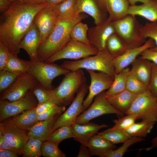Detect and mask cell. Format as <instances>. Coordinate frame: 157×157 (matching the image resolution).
<instances>
[{
	"instance_id": "29",
	"label": "cell",
	"mask_w": 157,
	"mask_h": 157,
	"mask_svg": "<svg viewBox=\"0 0 157 157\" xmlns=\"http://www.w3.org/2000/svg\"><path fill=\"white\" fill-rule=\"evenodd\" d=\"M106 48L114 58L121 56L129 49L127 45L115 33L108 38Z\"/></svg>"
},
{
	"instance_id": "43",
	"label": "cell",
	"mask_w": 157,
	"mask_h": 157,
	"mask_svg": "<svg viewBox=\"0 0 157 157\" xmlns=\"http://www.w3.org/2000/svg\"><path fill=\"white\" fill-rule=\"evenodd\" d=\"M18 75L8 71H0V92L8 88L15 81Z\"/></svg>"
},
{
	"instance_id": "37",
	"label": "cell",
	"mask_w": 157,
	"mask_h": 157,
	"mask_svg": "<svg viewBox=\"0 0 157 157\" xmlns=\"http://www.w3.org/2000/svg\"><path fill=\"white\" fill-rule=\"evenodd\" d=\"M97 134L114 144L123 143L131 137L123 130H112L109 129Z\"/></svg>"
},
{
	"instance_id": "28",
	"label": "cell",
	"mask_w": 157,
	"mask_h": 157,
	"mask_svg": "<svg viewBox=\"0 0 157 157\" xmlns=\"http://www.w3.org/2000/svg\"><path fill=\"white\" fill-rule=\"evenodd\" d=\"M130 70V69L127 67L115 74L111 86L105 92L106 97L114 95L126 89L127 81Z\"/></svg>"
},
{
	"instance_id": "45",
	"label": "cell",
	"mask_w": 157,
	"mask_h": 157,
	"mask_svg": "<svg viewBox=\"0 0 157 157\" xmlns=\"http://www.w3.org/2000/svg\"><path fill=\"white\" fill-rule=\"evenodd\" d=\"M149 90L154 97L157 98V65L152 62L151 75L149 85Z\"/></svg>"
},
{
	"instance_id": "16",
	"label": "cell",
	"mask_w": 157,
	"mask_h": 157,
	"mask_svg": "<svg viewBox=\"0 0 157 157\" xmlns=\"http://www.w3.org/2000/svg\"><path fill=\"white\" fill-rule=\"evenodd\" d=\"M26 130L19 129L9 121L0 124V136L16 149L22 151L29 138Z\"/></svg>"
},
{
	"instance_id": "4",
	"label": "cell",
	"mask_w": 157,
	"mask_h": 157,
	"mask_svg": "<svg viewBox=\"0 0 157 157\" xmlns=\"http://www.w3.org/2000/svg\"><path fill=\"white\" fill-rule=\"evenodd\" d=\"M113 58L106 48L99 51L97 54L93 56H89L75 61H65L60 66L70 71L84 69L102 72L114 79L115 73Z\"/></svg>"
},
{
	"instance_id": "27",
	"label": "cell",
	"mask_w": 157,
	"mask_h": 157,
	"mask_svg": "<svg viewBox=\"0 0 157 157\" xmlns=\"http://www.w3.org/2000/svg\"><path fill=\"white\" fill-rule=\"evenodd\" d=\"M145 139L137 137H131L126 140L123 144L117 149L91 152L92 156L100 157H122L131 145L142 141Z\"/></svg>"
},
{
	"instance_id": "7",
	"label": "cell",
	"mask_w": 157,
	"mask_h": 157,
	"mask_svg": "<svg viewBox=\"0 0 157 157\" xmlns=\"http://www.w3.org/2000/svg\"><path fill=\"white\" fill-rule=\"evenodd\" d=\"M126 114H133L137 119L157 122V101L149 90L138 95Z\"/></svg>"
},
{
	"instance_id": "55",
	"label": "cell",
	"mask_w": 157,
	"mask_h": 157,
	"mask_svg": "<svg viewBox=\"0 0 157 157\" xmlns=\"http://www.w3.org/2000/svg\"><path fill=\"white\" fill-rule=\"evenodd\" d=\"M151 144V146L146 149L147 151L150 150L155 148H157V136L152 139Z\"/></svg>"
},
{
	"instance_id": "52",
	"label": "cell",
	"mask_w": 157,
	"mask_h": 157,
	"mask_svg": "<svg viewBox=\"0 0 157 157\" xmlns=\"http://www.w3.org/2000/svg\"><path fill=\"white\" fill-rule=\"evenodd\" d=\"M9 0H0V11L5 12L11 6L13 3Z\"/></svg>"
},
{
	"instance_id": "42",
	"label": "cell",
	"mask_w": 157,
	"mask_h": 157,
	"mask_svg": "<svg viewBox=\"0 0 157 157\" xmlns=\"http://www.w3.org/2000/svg\"><path fill=\"white\" fill-rule=\"evenodd\" d=\"M31 92L38 100V105L51 100L50 90L46 89L39 82Z\"/></svg>"
},
{
	"instance_id": "51",
	"label": "cell",
	"mask_w": 157,
	"mask_h": 157,
	"mask_svg": "<svg viewBox=\"0 0 157 157\" xmlns=\"http://www.w3.org/2000/svg\"><path fill=\"white\" fill-rule=\"evenodd\" d=\"M19 154L18 153L12 151L0 149V157H17Z\"/></svg>"
},
{
	"instance_id": "17",
	"label": "cell",
	"mask_w": 157,
	"mask_h": 157,
	"mask_svg": "<svg viewBox=\"0 0 157 157\" xmlns=\"http://www.w3.org/2000/svg\"><path fill=\"white\" fill-rule=\"evenodd\" d=\"M76 10L77 15L85 13L90 15L96 25L108 18V13L100 0H76Z\"/></svg>"
},
{
	"instance_id": "6",
	"label": "cell",
	"mask_w": 157,
	"mask_h": 157,
	"mask_svg": "<svg viewBox=\"0 0 157 157\" xmlns=\"http://www.w3.org/2000/svg\"><path fill=\"white\" fill-rule=\"evenodd\" d=\"M28 64V72L49 90L54 88L52 83L55 78L61 75H65L70 71L57 64L39 60L34 61L29 60Z\"/></svg>"
},
{
	"instance_id": "14",
	"label": "cell",
	"mask_w": 157,
	"mask_h": 157,
	"mask_svg": "<svg viewBox=\"0 0 157 157\" xmlns=\"http://www.w3.org/2000/svg\"><path fill=\"white\" fill-rule=\"evenodd\" d=\"M113 22L108 17L103 22L88 30V36L90 43L99 51L106 48L107 40L115 33Z\"/></svg>"
},
{
	"instance_id": "10",
	"label": "cell",
	"mask_w": 157,
	"mask_h": 157,
	"mask_svg": "<svg viewBox=\"0 0 157 157\" xmlns=\"http://www.w3.org/2000/svg\"><path fill=\"white\" fill-rule=\"evenodd\" d=\"M38 83L36 79L28 72L18 76L12 84L0 95V100L11 101L25 97Z\"/></svg>"
},
{
	"instance_id": "2",
	"label": "cell",
	"mask_w": 157,
	"mask_h": 157,
	"mask_svg": "<svg viewBox=\"0 0 157 157\" xmlns=\"http://www.w3.org/2000/svg\"><path fill=\"white\" fill-rule=\"evenodd\" d=\"M88 17L84 13L72 17H58L52 31L38 48V60L46 62L64 47L70 40V33L72 27Z\"/></svg>"
},
{
	"instance_id": "44",
	"label": "cell",
	"mask_w": 157,
	"mask_h": 157,
	"mask_svg": "<svg viewBox=\"0 0 157 157\" xmlns=\"http://www.w3.org/2000/svg\"><path fill=\"white\" fill-rule=\"evenodd\" d=\"M65 107L56 104L47 110L38 114L37 120L38 121L48 119L64 112Z\"/></svg>"
},
{
	"instance_id": "41",
	"label": "cell",
	"mask_w": 157,
	"mask_h": 157,
	"mask_svg": "<svg viewBox=\"0 0 157 157\" xmlns=\"http://www.w3.org/2000/svg\"><path fill=\"white\" fill-rule=\"evenodd\" d=\"M126 116L117 119H114V125L110 130H122L126 129L135 123L137 119L136 117L133 114L127 115Z\"/></svg>"
},
{
	"instance_id": "15",
	"label": "cell",
	"mask_w": 157,
	"mask_h": 157,
	"mask_svg": "<svg viewBox=\"0 0 157 157\" xmlns=\"http://www.w3.org/2000/svg\"><path fill=\"white\" fill-rule=\"evenodd\" d=\"M58 17L54 10L51 7H48L42 8L35 15L33 22L40 34V44L52 31Z\"/></svg>"
},
{
	"instance_id": "35",
	"label": "cell",
	"mask_w": 157,
	"mask_h": 157,
	"mask_svg": "<svg viewBox=\"0 0 157 157\" xmlns=\"http://www.w3.org/2000/svg\"><path fill=\"white\" fill-rule=\"evenodd\" d=\"M76 0H65L60 4L51 8L59 17H72L78 15L76 12Z\"/></svg>"
},
{
	"instance_id": "20",
	"label": "cell",
	"mask_w": 157,
	"mask_h": 157,
	"mask_svg": "<svg viewBox=\"0 0 157 157\" xmlns=\"http://www.w3.org/2000/svg\"><path fill=\"white\" fill-rule=\"evenodd\" d=\"M72 126L74 134L73 138L81 144L87 146L90 139L97 134L99 130L108 127L104 124L99 125L89 122L81 124L75 123Z\"/></svg>"
},
{
	"instance_id": "49",
	"label": "cell",
	"mask_w": 157,
	"mask_h": 157,
	"mask_svg": "<svg viewBox=\"0 0 157 157\" xmlns=\"http://www.w3.org/2000/svg\"><path fill=\"white\" fill-rule=\"evenodd\" d=\"M56 104L50 100L38 105L36 107V111L37 114L42 113L55 105Z\"/></svg>"
},
{
	"instance_id": "46",
	"label": "cell",
	"mask_w": 157,
	"mask_h": 157,
	"mask_svg": "<svg viewBox=\"0 0 157 157\" xmlns=\"http://www.w3.org/2000/svg\"><path fill=\"white\" fill-rule=\"evenodd\" d=\"M10 53L6 47L0 42V71L5 70Z\"/></svg>"
},
{
	"instance_id": "21",
	"label": "cell",
	"mask_w": 157,
	"mask_h": 157,
	"mask_svg": "<svg viewBox=\"0 0 157 157\" xmlns=\"http://www.w3.org/2000/svg\"><path fill=\"white\" fill-rule=\"evenodd\" d=\"M113 21L120 19L128 14L130 4L128 0H100Z\"/></svg>"
},
{
	"instance_id": "39",
	"label": "cell",
	"mask_w": 157,
	"mask_h": 157,
	"mask_svg": "<svg viewBox=\"0 0 157 157\" xmlns=\"http://www.w3.org/2000/svg\"><path fill=\"white\" fill-rule=\"evenodd\" d=\"M42 155L45 157H65L66 154L58 148V145L47 140L41 145Z\"/></svg>"
},
{
	"instance_id": "36",
	"label": "cell",
	"mask_w": 157,
	"mask_h": 157,
	"mask_svg": "<svg viewBox=\"0 0 157 157\" xmlns=\"http://www.w3.org/2000/svg\"><path fill=\"white\" fill-rule=\"evenodd\" d=\"M42 141L34 138H29L22 151L24 157H40L42 156L41 145Z\"/></svg>"
},
{
	"instance_id": "48",
	"label": "cell",
	"mask_w": 157,
	"mask_h": 157,
	"mask_svg": "<svg viewBox=\"0 0 157 157\" xmlns=\"http://www.w3.org/2000/svg\"><path fill=\"white\" fill-rule=\"evenodd\" d=\"M0 149H6L18 153L22 154V151L17 150L9 144L2 135L0 136Z\"/></svg>"
},
{
	"instance_id": "8",
	"label": "cell",
	"mask_w": 157,
	"mask_h": 157,
	"mask_svg": "<svg viewBox=\"0 0 157 157\" xmlns=\"http://www.w3.org/2000/svg\"><path fill=\"white\" fill-rule=\"evenodd\" d=\"M88 87L86 82L80 87L76 93V97L69 106L56 120L51 133L61 126H72L76 123L78 116L85 111L83 102L88 92Z\"/></svg>"
},
{
	"instance_id": "13",
	"label": "cell",
	"mask_w": 157,
	"mask_h": 157,
	"mask_svg": "<svg viewBox=\"0 0 157 157\" xmlns=\"http://www.w3.org/2000/svg\"><path fill=\"white\" fill-rule=\"evenodd\" d=\"M86 70L90 76L91 82L88 87V94L83 102L85 110L91 105L96 96L110 88L113 81V78L105 73Z\"/></svg>"
},
{
	"instance_id": "54",
	"label": "cell",
	"mask_w": 157,
	"mask_h": 157,
	"mask_svg": "<svg viewBox=\"0 0 157 157\" xmlns=\"http://www.w3.org/2000/svg\"><path fill=\"white\" fill-rule=\"evenodd\" d=\"M65 0H46V7H52L62 3Z\"/></svg>"
},
{
	"instance_id": "58",
	"label": "cell",
	"mask_w": 157,
	"mask_h": 157,
	"mask_svg": "<svg viewBox=\"0 0 157 157\" xmlns=\"http://www.w3.org/2000/svg\"><path fill=\"white\" fill-rule=\"evenodd\" d=\"M156 100H157V98H156Z\"/></svg>"
},
{
	"instance_id": "11",
	"label": "cell",
	"mask_w": 157,
	"mask_h": 157,
	"mask_svg": "<svg viewBox=\"0 0 157 157\" xmlns=\"http://www.w3.org/2000/svg\"><path fill=\"white\" fill-rule=\"evenodd\" d=\"M98 52L97 49L92 45L70 39L64 47L45 62L51 63L64 59L78 60L95 55Z\"/></svg>"
},
{
	"instance_id": "1",
	"label": "cell",
	"mask_w": 157,
	"mask_h": 157,
	"mask_svg": "<svg viewBox=\"0 0 157 157\" xmlns=\"http://www.w3.org/2000/svg\"><path fill=\"white\" fill-rule=\"evenodd\" d=\"M45 3L30 5L18 0L0 17V42L12 53L20 52V43L33 22L36 14Z\"/></svg>"
},
{
	"instance_id": "19",
	"label": "cell",
	"mask_w": 157,
	"mask_h": 157,
	"mask_svg": "<svg viewBox=\"0 0 157 157\" xmlns=\"http://www.w3.org/2000/svg\"><path fill=\"white\" fill-rule=\"evenodd\" d=\"M40 44V38L39 31L34 22L21 41L20 49L25 50L28 54L30 60H38V51Z\"/></svg>"
},
{
	"instance_id": "12",
	"label": "cell",
	"mask_w": 157,
	"mask_h": 157,
	"mask_svg": "<svg viewBox=\"0 0 157 157\" xmlns=\"http://www.w3.org/2000/svg\"><path fill=\"white\" fill-rule=\"evenodd\" d=\"M32 93L31 91H30L23 98L13 101L0 100V122L36 107L38 102Z\"/></svg>"
},
{
	"instance_id": "23",
	"label": "cell",
	"mask_w": 157,
	"mask_h": 157,
	"mask_svg": "<svg viewBox=\"0 0 157 157\" xmlns=\"http://www.w3.org/2000/svg\"><path fill=\"white\" fill-rule=\"evenodd\" d=\"M131 64L130 73L149 86L151 75L152 62L139 57L136 58Z\"/></svg>"
},
{
	"instance_id": "38",
	"label": "cell",
	"mask_w": 157,
	"mask_h": 157,
	"mask_svg": "<svg viewBox=\"0 0 157 157\" xmlns=\"http://www.w3.org/2000/svg\"><path fill=\"white\" fill-rule=\"evenodd\" d=\"M126 90L138 95L148 91L149 86L130 73L127 80Z\"/></svg>"
},
{
	"instance_id": "24",
	"label": "cell",
	"mask_w": 157,
	"mask_h": 157,
	"mask_svg": "<svg viewBox=\"0 0 157 157\" xmlns=\"http://www.w3.org/2000/svg\"><path fill=\"white\" fill-rule=\"evenodd\" d=\"M58 115L48 119L38 121L33 126L28 129V138L39 139L42 142L47 140Z\"/></svg>"
},
{
	"instance_id": "3",
	"label": "cell",
	"mask_w": 157,
	"mask_h": 157,
	"mask_svg": "<svg viewBox=\"0 0 157 157\" xmlns=\"http://www.w3.org/2000/svg\"><path fill=\"white\" fill-rule=\"evenodd\" d=\"M59 85L50 90L51 100L56 104L65 106L70 104L80 87L86 82L82 69L70 71L65 75Z\"/></svg>"
},
{
	"instance_id": "9",
	"label": "cell",
	"mask_w": 157,
	"mask_h": 157,
	"mask_svg": "<svg viewBox=\"0 0 157 157\" xmlns=\"http://www.w3.org/2000/svg\"><path fill=\"white\" fill-rule=\"evenodd\" d=\"M108 114L124 115L110 104L106 95L105 92L103 91L95 97L93 103L78 116L76 123L81 124L88 122L97 117Z\"/></svg>"
},
{
	"instance_id": "22",
	"label": "cell",
	"mask_w": 157,
	"mask_h": 157,
	"mask_svg": "<svg viewBox=\"0 0 157 157\" xmlns=\"http://www.w3.org/2000/svg\"><path fill=\"white\" fill-rule=\"evenodd\" d=\"M128 14L140 16L151 22L157 21V0H149L140 5H130Z\"/></svg>"
},
{
	"instance_id": "57",
	"label": "cell",
	"mask_w": 157,
	"mask_h": 157,
	"mask_svg": "<svg viewBox=\"0 0 157 157\" xmlns=\"http://www.w3.org/2000/svg\"><path fill=\"white\" fill-rule=\"evenodd\" d=\"M9 0L10 1L12 2H13L16 1L17 0Z\"/></svg>"
},
{
	"instance_id": "18",
	"label": "cell",
	"mask_w": 157,
	"mask_h": 157,
	"mask_svg": "<svg viewBox=\"0 0 157 157\" xmlns=\"http://www.w3.org/2000/svg\"><path fill=\"white\" fill-rule=\"evenodd\" d=\"M155 46L154 40L149 38L142 46L129 49L121 56L114 58L113 63L115 74L128 67L144 50L153 48Z\"/></svg>"
},
{
	"instance_id": "26",
	"label": "cell",
	"mask_w": 157,
	"mask_h": 157,
	"mask_svg": "<svg viewBox=\"0 0 157 157\" xmlns=\"http://www.w3.org/2000/svg\"><path fill=\"white\" fill-rule=\"evenodd\" d=\"M37 115L35 107L24 111L9 121L18 128L27 130L38 122L37 120Z\"/></svg>"
},
{
	"instance_id": "5",
	"label": "cell",
	"mask_w": 157,
	"mask_h": 157,
	"mask_svg": "<svg viewBox=\"0 0 157 157\" xmlns=\"http://www.w3.org/2000/svg\"><path fill=\"white\" fill-rule=\"evenodd\" d=\"M135 16L127 14L113 22L115 33L127 45L129 49L140 46L147 40L142 34L143 26Z\"/></svg>"
},
{
	"instance_id": "40",
	"label": "cell",
	"mask_w": 157,
	"mask_h": 157,
	"mask_svg": "<svg viewBox=\"0 0 157 157\" xmlns=\"http://www.w3.org/2000/svg\"><path fill=\"white\" fill-rule=\"evenodd\" d=\"M142 33L146 39L151 38L154 40L155 46L150 49L157 51V21L146 22L142 26Z\"/></svg>"
},
{
	"instance_id": "56",
	"label": "cell",
	"mask_w": 157,
	"mask_h": 157,
	"mask_svg": "<svg viewBox=\"0 0 157 157\" xmlns=\"http://www.w3.org/2000/svg\"><path fill=\"white\" fill-rule=\"evenodd\" d=\"M129 1L130 5H133L138 2L144 3L148 1L149 0H128Z\"/></svg>"
},
{
	"instance_id": "31",
	"label": "cell",
	"mask_w": 157,
	"mask_h": 157,
	"mask_svg": "<svg viewBox=\"0 0 157 157\" xmlns=\"http://www.w3.org/2000/svg\"><path fill=\"white\" fill-rule=\"evenodd\" d=\"M155 123L142 121L134 123L128 128L123 130L130 137L145 138L150 133Z\"/></svg>"
},
{
	"instance_id": "47",
	"label": "cell",
	"mask_w": 157,
	"mask_h": 157,
	"mask_svg": "<svg viewBox=\"0 0 157 157\" xmlns=\"http://www.w3.org/2000/svg\"><path fill=\"white\" fill-rule=\"evenodd\" d=\"M140 57L149 60L157 65V51L147 49L140 54Z\"/></svg>"
},
{
	"instance_id": "30",
	"label": "cell",
	"mask_w": 157,
	"mask_h": 157,
	"mask_svg": "<svg viewBox=\"0 0 157 157\" xmlns=\"http://www.w3.org/2000/svg\"><path fill=\"white\" fill-rule=\"evenodd\" d=\"M28 61L20 59L17 55L10 53L4 70L19 75L28 72Z\"/></svg>"
},
{
	"instance_id": "32",
	"label": "cell",
	"mask_w": 157,
	"mask_h": 157,
	"mask_svg": "<svg viewBox=\"0 0 157 157\" xmlns=\"http://www.w3.org/2000/svg\"><path fill=\"white\" fill-rule=\"evenodd\" d=\"M87 147L89 149L91 153L116 148V146L115 144L98 134L90 139Z\"/></svg>"
},
{
	"instance_id": "25",
	"label": "cell",
	"mask_w": 157,
	"mask_h": 157,
	"mask_svg": "<svg viewBox=\"0 0 157 157\" xmlns=\"http://www.w3.org/2000/svg\"><path fill=\"white\" fill-rule=\"evenodd\" d=\"M137 95L126 89L117 94L106 97L113 106L124 114L129 110Z\"/></svg>"
},
{
	"instance_id": "33",
	"label": "cell",
	"mask_w": 157,
	"mask_h": 157,
	"mask_svg": "<svg viewBox=\"0 0 157 157\" xmlns=\"http://www.w3.org/2000/svg\"><path fill=\"white\" fill-rule=\"evenodd\" d=\"M88 29L87 24L81 21L77 23L71 30L70 33L71 40L91 46L88 36Z\"/></svg>"
},
{
	"instance_id": "53",
	"label": "cell",
	"mask_w": 157,
	"mask_h": 157,
	"mask_svg": "<svg viewBox=\"0 0 157 157\" xmlns=\"http://www.w3.org/2000/svg\"><path fill=\"white\" fill-rule=\"evenodd\" d=\"M21 3L30 4L37 5L45 3L46 0H17Z\"/></svg>"
},
{
	"instance_id": "50",
	"label": "cell",
	"mask_w": 157,
	"mask_h": 157,
	"mask_svg": "<svg viewBox=\"0 0 157 157\" xmlns=\"http://www.w3.org/2000/svg\"><path fill=\"white\" fill-rule=\"evenodd\" d=\"M92 156L89 148L86 146L81 144L77 157H90Z\"/></svg>"
},
{
	"instance_id": "34",
	"label": "cell",
	"mask_w": 157,
	"mask_h": 157,
	"mask_svg": "<svg viewBox=\"0 0 157 157\" xmlns=\"http://www.w3.org/2000/svg\"><path fill=\"white\" fill-rule=\"evenodd\" d=\"M74 134L72 126H63L54 130L47 138L48 140L58 145L66 139L73 138Z\"/></svg>"
}]
</instances>
